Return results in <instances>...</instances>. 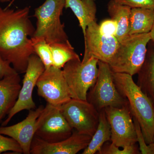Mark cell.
I'll return each mask as SVG.
<instances>
[{"label": "cell", "mask_w": 154, "mask_h": 154, "mask_svg": "<svg viewBox=\"0 0 154 154\" xmlns=\"http://www.w3.org/2000/svg\"><path fill=\"white\" fill-rule=\"evenodd\" d=\"M30 8L17 10L0 6V55L19 74L25 73L35 54L30 36L35 29L29 19Z\"/></svg>", "instance_id": "1"}, {"label": "cell", "mask_w": 154, "mask_h": 154, "mask_svg": "<svg viewBox=\"0 0 154 154\" xmlns=\"http://www.w3.org/2000/svg\"><path fill=\"white\" fill-rule=\"evenodd\" d=\"M113 75L116 86L127 100L133 117L138 122L146 143H151L154 139L153 102L134 82L132 76L113 72Z\"/></svg>", "instance_id": "2"}, {"label": "cell", "mask_w": 154, "mask_h": 154, "mask_svg": "<svg viewBox=\"0 0 154 154\" xmlns=\"http://www.w3.org/2000/svg\"><path fill=\"white\" fill-rule=\"evenodd\" d=\"M150 41L148 33L129 35L119 42L117 50L108 64L111 70L132 76L137 74L145 60Z\"/></svg>", "instance_id": "3"}, {"label": "cell", "mask_w": 154, "mask_h": 154, "mask_svg": "<svg viewBox=\"0 0 154 154\" xmlns=\"http://www.w3.org/2000/svg\"><path fill=\"white\" fill-rule=\"evenodd\" d=\"M65 0H45L35 10L36 28L33 37L44 38L49 44L69 41L60 21Z\"/></svg>", "instance_id": "4"}, {"label": "cell", "mask_w": 154, "mask_h": 154, "mask_svg": "<svg viewBox=\"0 0 154 154\" xmlns=\"http://www.w3.org/2000/svg\"><path fill=\"white\" fill-rule=\"evenodd\" d=\"M96 83L87 94V100L98 111L109 107H122L128 104L116 88L109 65L99 61Z\"/></svg>", "instance_id": "5"}, {"label": "cell", "mask_w": 154, "mask_h": 154, "mask_svg": "<svg viewBox=\"0 0 154 154\" xmlns=\"http://www.w3.org/2000/svg\"><path fill=\"white\" fill-rule=\"evenodd\" d=\"M99 60L91 57L85 63L81 60H73L63 68L72 99L87 100L90 88L96 83L98 73Z\"/></svg>", "instance_id": "6"}, {"label": "cell", "mask_w": 154, "mask_h": 154, "mask_svg": "<svg viewBox=\"0 0 154 154\" xmlns=\"http://www.w3.org/2000/svg\"><path fill=\"white\" fill-rule=\"evenodd\" d=\"M73 131L62 112L61 106L47 103L37 119L35 136L53 143L66 139Z\"/></svg>", "instance_id": "7"}, {"label": "cell", "mask_w": 154, "mask_h": 154, "mask_svg": "<svg viewBox=\"0 0 154 154\" xmlns=\"http://www.w3.org/2000/svg\"><path fill=\"white\" fill-rule=\"evenodd\" d=\"M65 118L73 129L92 137L99 122V111L87 100L71 99L61 106Z\"/></svg>", "instance_id": "8"}, {"label": "cell", "mask_w": 154, "mask_h": 154, "mask_svg": "<svg viewBox=\"0 0 154 154\" xmlns=\"http://www.w3.org/2000/svg\"><path fill=\"white\" fill-rule=\"evenodd\" d=\"M105 110L110 126L111 143L120 148L137 143L135 127L128 104L122 107H106Z\"/></svg>", "instance_id": "9"}, {"label": "cell", "mask_w": 154, "mask_h": 154, "mask_svg": "<svg viewBox=\"0 0 154 154\" xmlns=\"http://www.w3.org/2000/svg\"><path fill=\"white\" fill-rule=\"evenodd\" d=\"M37 94L54 106H60L72 99L62 69H45L36 82Z\"/></svg>", "instance_id": "10"}, {"label": "cell", "mask_w": 154, "mask_h": 154, "mask_svg": "<svg viewBox=\"0 0 154 154\" xmlns=\"http://www.w3.org/2000/svg\"><path fill=\"white\" fill-rule=\"evenodd\" d=\"M45 69L38 56L35 54L30 56L17 102L9 112L7 118L2 123V126H7L14 116L22 110L36 109V104L33 101L32 94L37 80Z\"/></svg>", "instance_id": "11"}, {"label": "cell", "mask_w": 154, "mask_h": 154, "mask_svg": "<svg viewBox=\"0 0 154 154\" xmlns=\"http://www.w3.org/2000/svg\"><path fill=\"white\" fill-rule=\"evenodd\" d=\"M84 37L85 53L82 62H85L91 57H94L109 64L119 44L116 37L102 34L96 21L88 25Z\"/></svg>", "instance_id": "12"}, {"label": "cell", "mask_w": 154, "mask_h": 154, "mask_svg": "<svg viewBox=\"0 0 154 154\" xmlns=\"http://www.w3.org/2000/svg\"><path fill=\"white\" fill-rule=\"evenodd\" d=\"M92 137L73 129L69 137L58 142L50 143L35 135L30 148L31 154H76L85 149Z\"/></svg>", "instance_id": "13"}, {"label": "cell", "mask_w": 154, "mask_h": 154, "mask_svg": "<svg viewBox=\"0 0 154 154\" xmlns=\"http://www.w3.org/2000/svg\"><path fill=\"white\" fill-rule=\"evenodd\" d=\"M43 105L29 110L24 120L11 126L0 127V134L15 140L22 148L23 153L30 154V148L36 131V121L44 109Z\"/></svg>", "instance_id": "14"}, {"label": "cell", "mask_w": 154, "mask_h": 154, "mask_svg": "<svg viewBox=\"0 0 154 154\" xmlns=\"http://www.w3.org/2000/svg\"><path fill=\"white\" fill-rule=\"evenodd\" d=\"M16 73L0 80V123L16 104L21 90V78Z\"/></svg>", "instance_id": "15"}, {"label": "cell", "mask_w": 154, "mask_h": 154, "mask_svg": "<svg viewBox=\"0 0 154 154\" xmlns=\"http://www.w3.org/2000/svg\"><path fill=\"white\" fill-rule=\"evenodd\" d=\"M65 8L73 12L85 36L88 25L96 21L97 8L94 0H65Z\"/></svg>", "instance_id": "16"}, {"label": "cell", "mask_w": 154, "mask_h": 154, "mask_svg": "<svg viewBox=\"0 0 154 154\" xmlns=\"http://www.w3.org/2000/svg\"><path fill=\"white\" fill-rule=\"evenodd\" d=\"M137 74V85L154 104V48H147L145 60Z\"/></svg>", "instance_id": "17"}, {"label": "cell", "mask_w": 154, "mask_h": 154, "mask_svg": "<svg viewBox=\"0 0 154 154\" xmlns=\"http://www.w3.org/2000/svg\"><path fill=\"white\" fill-rule=\"evenodd\" d=\"M131 8L116 2L114 0L110 1L107 10L111 19H113L117 26L116 37L119 42L128 36L130 17Z\"/></svg>", "instance_id": "18"}, {"label": "cell", "mask_w": 154, "mask_h": 154, "mask_svg": "<svg viewBox=\"0 0 154 154\" xmlns=\"http://www.w3.org/2000/svg\"><path fill=\"white\" fill-rule=\"evenodd\" d=\"M154 22V10L131 8L128 35L149 33Z\"/></svg>", "instance_id": "19"}, {"label": "cell", "mask_w": 154, "mask_h": 154, "mask_svg": "<svg viewBox=\"0 0 154 154\" xmlns=\"http://www.w3.org/2000/svg\"><path fill=\"white\" fill-rule=\"evenodd\" d=\"M99 122L96 132L92 137L90 143L83 151L82 154L98 153L107 141H110L111 132L105 109L99 112Z\"/></svg>", "instance_id": "20"}, {"label": "cell", "mask_w": 154, "mask_h": 154, "mask_svg": "<svg viewBox=\"0 0 154 154\" xmlns=\"http://www.w3.org/2000/svg\"><path fill=\"white\" fill-rule=\"evenodd\" d=\"M50 45L52 55V66L62 69L69 61L80 59L69 41L55 42Z\"/></svg>", "instance_id": "21"}, {"label": "cell", "mask_w": 154, "mask_h": 154, "mask_svg": "<svg viewBox=\"0 0 154 154\" xmlns=\"http://www.w3.org/2000/svg\"><path fill=\"white\" fill-rule=\"evenodd\" d=\"M31 39L35 54L40 59L45 69L52 66V55L50 45L42 38L31 37Z\"/></svg>", "instance_id": "22"}, {"label": "cell", "mask_w": 154, "mask_h": 154, "mask_svg": "<svg viewBox=\"0 0 154 154\" xmlns=\"http://www.w3.org/2000/svg\"><path fill=\"white\" fill-rule=\"evenodd\" d=\"M119 148L116 146L111 142L107 141L105 143L100 151L97 154H140L139 146L136 144L131 145L122 148L120 149Z\"/></svg>", "instance_id": "23"}, {"label": "cell", "mask_w": 154, "mask_h": 154, "mask_svg": "<svg viewBox=\"0 0 154 154\" xmlns=\"http://www.w3.org/2000/svg\"><path fill=\"white\" fill-rule=\"evenodd\" d=\"M133 121L135 127L137 137V142L139 143V149L140 154H154V139L153 141L151 143L147 144L146 143L143 134L142 132L140 126L137 120L134 117Z\"/></svg>", "instance_id": "24"}, {"label": "cell", "mask_w": 154, "mask_h": 154, "mask_svg": "<svg viewBox=\"0 0 154 154\" xmlns=\"http://www.w3.org/2000/svg\"><path fill=\"white\" fill-rule=\"evenodd\" d=\"M8 151H12L16 154L23 153L22 148L15 140L0 134V154Z\"/></svg>", "instance_id": "25"}, {"label": "cell", "mask_w": 154, "mask_h": 154, "mask_svg": "<svg viewBox=\"0 0 154 154\" xmlns=\"http://www.w3.org/2000/svg\"><path fill=\"white\" fill-rule=\"evenodd\" d=\"M116 2L131 8L154 10V0H114Z\"/></svg>", "instance_id": "26"}, {"label": "cell", "mask_w": 154, "mask_h": 154, "mask_svg": "<svg viewBox=\"0 0 154 154\" xmlns=\"http://www.w3.org/2000/svg\"><path fill=\"white\" fill-rule=\"evenodd\" d=\"M99 25V30L102 34L108 36L116 37L117 32V26L113 19H105Z\"/></svg>", "instance_id": "27"}, {"label": "cell", "mask_w": 154, "mask_h": 154, "mask_svg": "<svg viewBox=\"0 0 154 154\" xmlns=\"http://www.w3.org/2000/svg\"><path fill=\"white\" fill-rule=\"evenodd\" d=\"M17 73L11 63L8 60L4 59L0 55V80L5 77Z\"/></svg>", "instance_id": "28"}, {"label": "cell", "mask_w": 154, "mask_h": 154, "mask_svg": "<svg viewBox=\"0 0 154 154\" xmlns=\"http://www.w3.org/2000/svg\"><path fill=\"white\" fill-rule=\"evenodd\" d=\"M150 36L151 41H152L154 43V22L151 30L149 32Z\"/></svg>", "instance_id": "29"}, {"label": "cell", "mask_w": 154, "mask_h": 154, "mask_svg": "<svg viewBox=\"0 0 154 154\" xmlns=\"http://www.w3.org/2000/svg\"><path fill=\"white\" fill-rule=\"evenodd\" d=\"M11 1V0H0V2L2 3L8 2Z\"/></svg>", "instance_id": "30"}, {"label": "cell", "mask_w": 154, "mask_h": 154, "mask_svg": "<svg viewBox=\"0 0 154 154\" xmlns=\"http://www.w3.org/2000/svg\"><path fill=\"white\" fill-rule=\"evenodd\" d=\"M15 1V0H13V1H12V2H11V3H10V5H9L8 6V7H7V8H9V7H10V6H11V5H12V3L14 2V1Z\"/></svg>", "instance_id": "31"}]
</instances>
